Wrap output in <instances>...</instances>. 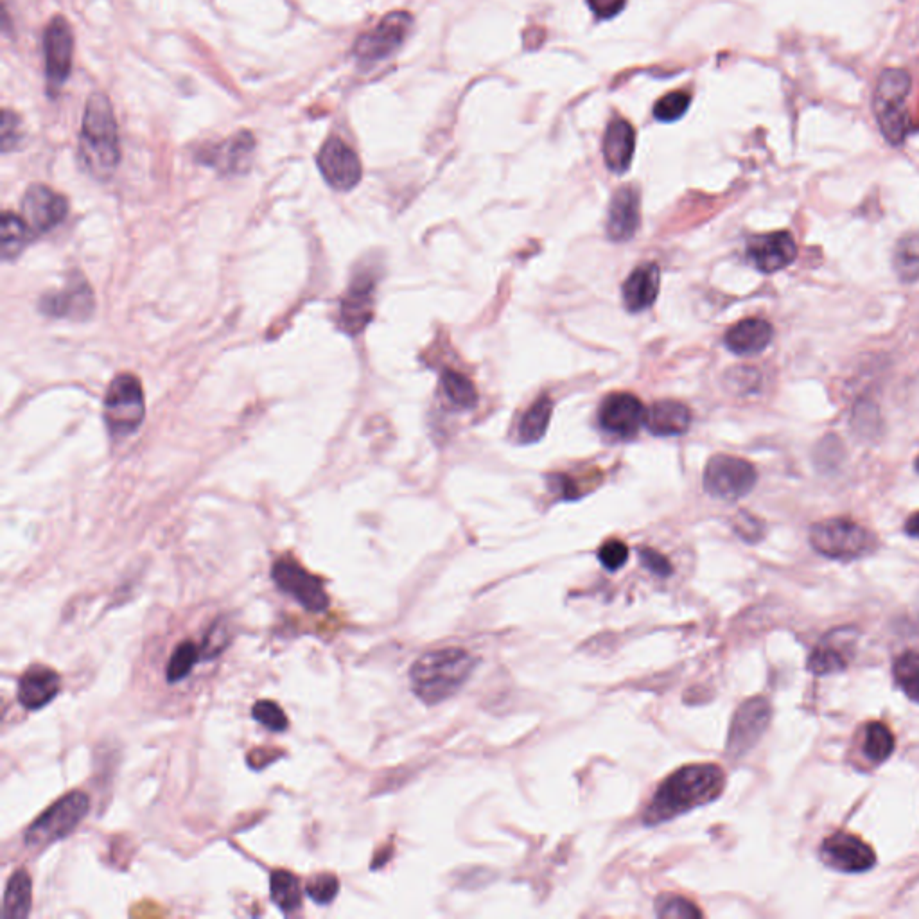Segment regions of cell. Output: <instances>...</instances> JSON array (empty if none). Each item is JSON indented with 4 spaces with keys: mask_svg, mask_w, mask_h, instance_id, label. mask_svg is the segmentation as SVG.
Wrapping results in <instances>:
<instances>
[{
    "mask_svg": "<svg viewBox=\"0 0 919 919\" xmlns=\"http://www.w3.org/2000/svg\"><path fill=\"white\" fill-rule=\"evenodd\" d=\"M726 785V774L713 763H695L670 774L659 785L650 805L645 810L643 821L647 824H661L672 821L679 815L688 814L697 806L715 801Z\"/></svg>",
    "mask_w": 919,
    "mask_h": 919,
    "instance_id": "cell-1",
    "label": "cell"
},
{
    "mask_svg": "<svg viewBox=\"0 0 919 919\" xmlns=\"http://www.w3.org/2000/svg\"><path fill=\"white\" fill-rule=\"evenodd\" d=\"M476 668L474 659L464 648L447 647L426 652L413 663L410 684L417 699L435 706L453 697Z\"/></svg>",
    "mask_w": 919,
    "mask_h": 919,
    "instance_id": "cell-2",
    "label": "cell"
},
{
    "mask_svg": "<svg viewBox=\"0 0 919 919\" xmlns=\"http://www.w3.org/2000/svg\"><path fill=\"white\" fill-rule=\"evenodd\" d=\"M79 158L88 173L99 180L110 178L119 166L117 121L105 94L88 97L79 137Z\"/></svg>",
    "mask_w": 919,
    "mask_h": 919,
    "instance_id": "cell-3",
    "label": "cell"
},
{
    "mask_svg": "<svg viewBox=\"0 0 919 919\" xmlns=\"http://www.w3.org/2000/svg\"><path fill=\"white\" fill-rule=\"evenodd\" d=\"M810 543L828 559L855 561L875 552L876 537L851 519L832 517L812 526Z\"/></svg>",
    "mask_w": 919,
    "mask_h": 919,
    "instance_id": "cell-4",
    "label": "cell"
},
{
    "mask_svg": "<svg viewBox=\"0 0 919 919\" xmlns=\"http://www.w3.org/2000/svg\"><path fill=\"white\" fill-rule=\"evenodd\" d=\"M88 808L90 799L85 792L74 790L60 797L27 828L24 835L27 848H47L53 842L67 839L87 817Z\"/></svg>",
    "mask_w": 919,
    "mask_h": 919,
    "instance_id": "cell-5",
    "label": "cell"
},
{
    "mask_svg": "<svg viewBox=\"0 0 919 919\" xmlns=\"http://www.w3.org/2000/svg\"><path fill=\"white\" fill-rule=\"evenodd\" d=\"M911 90V76L902 69H887L880 74L875 90L876 121L885 139L898 146L909 132L905 99Z\"/></svg>",
    "mask_w": 919,
    "mask_h": 919,
    "instance_id": "cell-6",
    "label": "cell"
},
{
    "mask_svg": "<svg viewBox=\"0 0 919 919\" xmlns=\"http://www.w3.org/2000/svg\"><path fill=\"white\" fill-rule=\"evenodd\" d=\"M146 417V403L139 377L119 374L105 397L106 428L114 438H126L141 428Z\"/></svg>",
    "mask_w": 919,
    "mask_h": 919,
    "instance_id": "cell-7",
    "label": "cell"
},
{
    "mask_svg": "<svg viewBox=\"0 0 919 919\" xmlns=\"http://www.w3.org/2000/svg\"><path fill=\"white\" fill-rule=\"evenodd\" d=\"M758 474L744 458L717 455L704 469V489L713 498L736 501L753 491Z\"/></svg>",
    "mask_w": 919,
    "mask_h": 919,
    "instance_id": "cell-8",
    "label": "cell"
},
{
    "mask_svg": "<svg viewBox=\"0 0 919 919\" xmlns=\"http://www.w3.org/2000/svg\"><path fill=\"white\" fill-rule=\"evenodd\" d=\"M273 582L282 593L295 598L309 613H324L329 607V595L324 580L309 573L293 557H281L273 564Z\"/></svg>",
    "mask_w": 919,
    "mask_h": 919,
    "instance_id": "cell-9",
    "label": "cell"
},
{
    "mask_svg": "<svg viewBox=\"0 0 919 919\" xmlns=\"http://www.w3.org/2000/svg\"><path fill=\"white\" fill-rule=\"evenodd\" d=\"M413 20L404 11L386 15L372 31L359 36L354 54L361 62L374 63L390 58L410 35Z\"/></svg>",
    "mask_w": 919,
    "mask_h": 919,
    "instance_id": "cell-10",
    "label": "cell"
},
{
    "mask_svg": "<svg viewBox=\"0 0 919 919\" xmlns=\"http://www.w3.org/2000/svg\"><path fill=\"white\" fill-rule=\"evenodd\" d=\"M771 722V706L765 699H751L744 702L733 717L729 738H727V753L731 756H744L758 744L765 729Z\"/></svg>",
    "mask_w": 919,
    "mask_h": 919,
    "instance_id": "cell-11",
    "label": "cell"
},
{
    "mask_svg": "<svg viewBox=\"0 0 919 919\" xmlns=\"http://www.w3.org/2000/svg\"><path fill=\"white\" fill-rule=\"evenodd\" d=\"M318 169L336 191H351L361 180V162L342 139L331 137L318 153Z\"/></svg>",
    "mask_w": 919,
    "mask_h": 919,
    "instance_id": "cell-12",
    "label": "cell"
},
{
    "mask_svg": "<svg viewBox=\"0 0 919 919\" xmlns=\"http://www.w3.org/2000/svg\"><path fill=\"white\" fill-rule=\"evenodd\" d=\"M376 277L372 273L358 272L352 279L351 286L347 289L340 306L338 324L343 333H361L374 316V302H376Z\"/></svg>",
    "mask_w": 919,
    "mask_h": 919,
    "instance_id": "cell-13",
    "label": "cell"
},
{
    "mask_svg": "<svg viewBox=\"0 0 919 919\" xmlns=\"http://www.w3.org/2000/svg\"><path fill=\"white\" fill-rule=\"evenodd\" d=\"M44 53L45 74L49 87L60 88L71 76L74 56V36L65 18H53L45 29Z\"/></svg>",
    "mask_w": 919,
    "mask_h": 919,
    "instance_id": "cell-14",
    "label": "cell"
},
{
    "mask_svg": "<svg viewBox=\"0 0 919 919\" xmlns=\"http://www.w3.org/2000/svg\"><path fill=\"white\" fill-rule=\"evenodd\" d=\"M824 864L841 873H866L875 867L876 855L866 842L851 833H833L821 846Z\"/></svg>",
    "mask_w": 919,
    "mask_h": 919,
    "instance_id": "cell-15",
    "label": "cell"
},
{
    "mask_svg": "<svg viewBox=\"0 0 919 919\" xmlns=\"http://www.w3.org/2000/svg\"><path fill=\"white\" fill-rule=\"evenodd\" d=\"M598 421L609 435L632 438L647 421V410L636 395L611 394L600 404Z\"/></svg>",
    "mask_w": 919,
    "mask_h": 919,
    "instance_id": "cell-16",
    "label": "cell"
},
{
    "mask_svg": "<svg viewBox=\"0 0 919 919\" xmlns=\"http://www.w3.org/2000/svg\"><path fill=\"white\" fill-rule=\"evenodd\" d=\"M69 212L67 198L47 185H31L22 200V218L36 232H49L62 223Z\"/></svg>",
    "mask_w": 919,
    "mask_h": 919,
    "instance_id": "cell-17",
    "label": "cell"
},
{
    "mask_svg": "<svg viewBox=\"0 0 919 919\" xmlns=\"http://www.w3.org/2000/svg\"><path fill=\"white\" fill-rule=\"evenodd\" d=\"M747 257L762 273H776L794 263L797 246L788 232L754 236L747 245Z\"/></svg>",
    "mask_w": 919,
    "mask_h": 919,
    "instance_id": "cell-18",
    "label": "cell"
},
{
    "mask_svg": "<svg viewBox=\"0 0 919 919\" xmlns=\"http://www.w3.org/2000/svg\"><path fill=\"white\" fill-rule=\"evenodd\" d=\"M40 309L45 315L54 318L85 320L94 311V293L83 277L71 279L62 291L45 295L40 302Z\"/></svg>",
    "mask_w": 919,
    "mask_h": 919,
    "instance_id": "cell-19",
    "label": "cell"
},
{
    "mask_svg": "<svg viewBox=\"0 0 919 919\" xmlns=\"http://www.w3.org/2000/svg\"><path fill=\"white\" fill-rule=\"evenodd\" d=\"M641 198L634 185L620 187L614 193L607 218V236L616 243L631 241L638 232L641 221Z\"/></svg>",
    "mask_w": 919,
    "mask_h": 919,
    "instance_id": "cell-20",
    "label": "cell"
},
{
    "mask_svg": "<svg viewBox=\"0 0 919 919\" xmlns=\"http://www.w3.org/2000/svg\"><path fill=\"white\" fill-rule=\"evenodd\" d=\"M254 149V135L239 132L232 139L221 142L214 148L205 149L203 153H200V160L203 164L214 167L225 175H237V173H245L250 166Z\"/></svg>",
    "mask_w": 919,
    "mask_h": 919,
    "instance_id": "cell-21",
    "label": "cell"
},
{
    "mask_svg": "<svg viewBox=\"0 0 919 919\" xmlns=\"http://www.w3.org/2000/svg\"><path fill=\"white\" fill-rule=\"evenodd\" d=\"M62 679L49 666H31L18 681L17 699L24 708L36 711L54 701L60 693Z\"/></svg>",
    "mask_w": 919,
    "mask_h": 919,
    "instance_id": "cell-22",
    "label": "cell"
},
{
    "mask_svg": "<svg viewBox=\"0 0 919 919\" xmlns=\"http://www.w3.org/2000/svg\"><path fill=\"white\" fill-rule=\"evenodd\" d=\"M853 634L851 632L835 631L814 648L812 656L808 659V670L815 675L837 674L849 665V657L853 650Z\"/></svg>",
    "mask_w": 919,
    "mask_h": 919,
    "instance_id": "cell-23",
    "label": "cell"
},
{
    "mask_svg": "<svg viewBox=\"0 0 919 919\" xmlns=\"http://www.w3.org/2000/svg\"><path fill=\"white\" fill-rule=\"evenodd\" d=\"M659 288H661L659 266L654 263L638 266L627 277V281L623 282V304L631 313L645 311L648 307L654 306L657 295H659Z\"/></svg>",
    "mask_w": 919,
    "mask_h": 919,
    "instance_id": "cell-24",
    "label": "cell"
},
{
    "mask_svg": "<svg viewBox=\"0 0 919 919\" xmlns=\"http://www.w3.org/2000/svg\"><path fill=\"white\" fill-rule=\"evenodd\" d=\"M636 149V132L632 124L625 119H614L605 130L604 158L605 166L616 175H622L631 167Z\"/></svg>",
    "mask_w": 919,
    "mask_h": 919,
    "instance_id": "cell-25",
    "label": "cell"
},
{
    "mask_svg": "<svg viewBox=\"0 0 919 919\" xmlns=\"http://www.w3.org/2000/svg\"><path fill=\"white\" fill-rule=\"evenodd\" d=\"M772 340V327L767 320L762 318H747L733 325L726 336L724 343L727 349L738 356H754L769 347Z\"/></svg>",
    "mask_w": 919,
    "mask_h": 919,
    "instance_id": "cell-26",
    "label": "cell"
},
{
    "mask_svg": "<svg viewBox=\"0 0 919 919\" xmlns=\"http://www.w3.org/2000/svg\"><path fill=\"white\" fill-rule=\"evenodd\" d=\"M648 431L656 437H677L683 435L692 424L690 408L679 401L665 399L650 406L647 412Z\"/></svg>",
    "mask_w": 919,
    "mask_h": 919,
    "instance_id": "cell-27",
    "label": "cell"
},
{
    "mask_svg": "<svg viewBox=\"0 0 919 919\" xmlns=\"http://www.w3.org/2000/svg\"><path fill=\"white\" fill-rule=\"evenodd\" d=\"M31 903H33L31 876L27 875V871H24V869H18L13 875L9 876L8 885H6L2 918H27L29 912H31Z\"/></svg>",
    "mask_w": 919,
    "mask_h": 919,
    "instance_id": "cell-28",
    "label": "cell"
},
{
    "mask_svg": "<svg viewBox=\"0 0 919 919\" xmlns=\"http://www.w3.org/2000/svg\"><path fill=\"white\" fill-rule=\"evenodd\" d=\"M553 403L548 395H543L535 401L523 421L519 424V440L521 444H535L544 437L552 421Z\"/></svg>",
    "mask_w": 919,
    "mask_h": 919,
    "instance_id": "cell-29",
    "label": "cell"
},
{
    "mask_svg": "<svg viewBox=\"0 0 919 919\" xmlns=\"http://www.w3.org/2000/svg\"><path fill=\"white\" fill-rule=\"evenodd\" d=\"M270 896L272 902L282 912H295L302 905V885L293 873L286 869H277L270 876Z\"/></svg>",
    "mask_w": 919,
    "mask_h": 919,
    "instance_id": "cell-30",
    "label": "cell"
},
{
    "mask_svg": "<svg viewBox=\"0 0 919 919\" xmlns=\"http://www.w3.org/2000/svg\"><path fill=\"white\" fill-rule=\"evenodd\" d=\"M0 236H2V245H0L2 259H4V261H13V259L22 254L24 248L29 245V241H31V227L27 225L26 219L18 218L15 214L6 212L4 218H2Z\"/></svg>",
    "mask_w": 919,
    "mask_h": 919,
    "instance_id": "cell-31",
    "label": "cell"
},
{
    "mask_svg": "<svg viewBox=\"0 0 919 919\" xmlns=\"http://www.w3.org/2000/svg\"><path fill=\"white\" fill-rule=\"evenodd\" d=\"M862 751L869 762L884 763L894 751V736L889 727L880 722L867 724Z\"/></svg>",
    "mask_w": 919,
    "mask_h": 919,
    "instance_id": "cell-32",
    "label": "cell"
},
{
    "mask_svg": "<svg viewBox=\"0 0 919 919\" xmlns=\"http://www.w3.org/2000/svg\"><path fill=\"white\" fill-rule=\"evenodd\" d=\"M442 386L444 392L451 403L456 404L458 408L471 410L478 403V392L471 379H467L464 374L455 372V370H444L442 372Z\"/></svg>",
    "mask_w": 919,
    "mask_h": 919,
    "instance_id": "cell-33",
    "label": "cell"
},
{
    "mask_svg": "<svg viewBox=\"0 0 919 919\" xmlns=\"http://www.w3.org/2000/svg\"><path fill=\"white\" fill-rule=\"evenodd\" d=\"M894 679L911 701L919 702V652H905L896 659Z\"/></svg>",
    "mask_w": 919,
    "mask_h": 919,
    "instance_id": "cell-34",
    "label": "cell"
},
{
    "mask_svg": "<svg viewBox=\"0 0 919 919\" xmlns=\"http://www.w3.org/2000/svg\"><path fill=\"white\" fill-rule=\"evenodd\" d=\"M200 656H202V650L196 647V643L182 641L173 652L169 663H167V681L169 683H178V681L185 679L187 675L193 672L194 665L198 663Z\"/></svg>",
    "mask_w": 919,
    "mask_h": 919,
    "instance_id": "cell-35",
    "label": "cell"
},
{
    "mask_svg": "<svg viewBox=\"0 0 919 919\" xmlns=\"http://www.w3.org/2000/svg\"><path fill=\"white\" fill-rule=\"evenodd\" d=\"M896 272L903 282H914L919 279V236L903 237L896 248Z\"/></svg>",
    "mask_w": 919,
    "mask_h": 919,
    "instance_id": "cell-36",
    "label": "cell"
},
{
    "mask_svg": "<svg viewBox=\"0 0 919 919\" xmlns=\"http://www.w3.org/2000/svg\"><path fill=\"white\" fill-rule=\"evenodd\" d=\"M692 96L683 90H675L661 97L654 106V117L661 123H674L681 119L690 108Z\"/></svg>",
    "mask_w": 919,
    "mask_h": 919,
    "instance_id": "cell-37",
    "label": "cell"
},
{
    "mask_svg": "<svg viewBox=\"0 0 919 919\" xmlns=\"http://www.w3.org/2000/svg\"><path fill=\"white\" fill-rule=\"evenodd\" d=\"M657 916L665 919L702 918V911L695 903L677 894H665L656 905Z\"/></svg>",
    "mask_w": 919,
    "mask_h": 919,
    "instance_id": "cell-38",
    "label": "cell"
},
{
    "mask_svg": "<svg viewBox=\"0 0 919 919\" xmlns=\"http://www.w3.org/2000/svg\"><path fill=\"white\" fill-rule=\"evenodd\" d=\"M252 717L261 724V726L270 729L273 733H282L289 726L288 717L284 709L273 701H257L252 708Z\"/></svg>",
    "mask_w": 919,
    "mask_h": 919,
    "instance_id": "cell-39",
    "label": "cell"
},
{
    "mask_svg": "<svg viewBox=\"0 0 919 919\" xmlns=\"http://www.w3.org/2000/svg\"><path fill=\"white\" fill-rule=\"evenodd\" d=\"M340 891V880L336 875L331 873H322V875L309 878L306 884V893L313 902L318 905H327L333 902Z\"/></svg>",
    "mask_w": 919,
    "mask_h": 919,
    "instance_id": "cell-40",
    "label": "cell"
},
{
    "mask_svg": "<svg viewBox=\"0 0 919 919\" xmlns=\"http://www.w3.org/2000/svg\"><path fill=\"white\" fill-rule=\"evenodd\" d=\"M598 559H600L605 569L618 571V569L625 566V562L629 559V546L622 543L620 539H611V541L602 544V548L598 552Z\"/></svg>",
    "mask_w": 919,
    "mask_h": 919,
    "instance_id": "cell-41",
    "label": "cell"
},
{
    "mask_svg": "<svg viewBox=\"0 0 919 919\" xmlns=\"http://www.w3.org/2000/svg\"><path fill=\"white\" fill-rule=\"evenodd\" d=\"M228 645V629L223 620L212 623L211 629L203 639L202 654L205 659L219 656Z\"/></svg>",
    "mask_w": 919,
    "mask_h": 919,
    "instance_id": "cell-42",
    "label": "cell"
},
{
    "mask_svg": "<svg viewBox=\"0 0 919 919\" xmlns=\"http://www.w3.org/2000/svg\"><path fill=\"white\" fill-rule=\"evenodd\" d=\"M735 530L736 534L740 535L747 543H756V541L762 539L763 523L760 519L747 514V512H740L735 517Z\"/></svg>",
    "mask_w": 919,
    "mask_h": 919,
    "instance_id": "cell-43",
    "label": "cell"
},
{
    "mask_svg": "<svg viewBox=\"0 0 919 919\" xmlns=\"http://www.w3.org/2000/svg\"><path fill=\"white\" fill-rule=\"evenodd\" d=\"M639 557H641V562L643 566L652 571L657 577L665 578L672 575V564L666 559L665 555L656 552V550H650V548H641L639 550Z\"/></svg>",
    "mask_w": 919,
    "mask_h": 919,
    "instance_id": "cell-44",
    "label": "cell"
},
{
    "mask_svg": "<svg viewBox=\"0 0 919 919\" xmlns=\"http://www.w3.org/2000/svg\"><path fill=\"white\" fill-rule=\"evenodd\" d=\"M20 135L22 132H20V121L17 115L6 110L2 117V149L8 153L15 148L20 141Z\"/></svg>",
    "mask_w": 919,
    "mask_h": 919,
    "instance_id": "cell-45",
    "label": "cell"
},
{
    "mask_svg": "<svg viewBox=\"0 0 919 919\" xmlns=\"http://www.w3.org/2000/svg\"><path fill=\"white\" fill-rule=\"evenodd\" d=\"M589 8L598 18H613L622 13L627 0H587Z\"/></svg>",
    "mask_w": 919,
    "mask_h": 919,
    "instance_id": "cell-46",
    "label": "cell"
},
{
    "mask_svg": "<svg viewBox=\"0 0 919 919\" xmlns=\"http://www.w3.org/2000/svg\"><path fill=\"white\" fill-rule=\"evenodd\" d=\"M905 532L911 535V537L919 539V512L909 517V521H907V525H905Z\"/></svg>",
    "mask_w": 919,
    "mask_h": 919,
    "instance_id": "cell-47",
    "label": "cell"
},
{
    "mask_svg": "<svg viewBox=\"0 0 919 919\" xmlns=\"http://www.w3.org/2000/svg\"><path fill=\"white\" fill-rule=\"evenodd\" d=\"M916 469H918V473H919V456H918V460H916Z\"/></svg>",
    "mask_w": 919,
    "mask_h": 919,
    "instance_id": "cell-48",
    "label": "cell"
}]
</instances>
